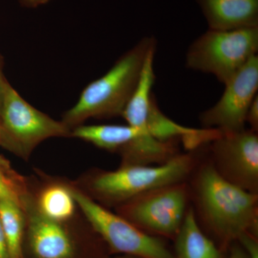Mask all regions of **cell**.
I'll return each instance as SVG.
<instances>
[{
  "label": "cell",
  "instance_id": "6",
  "mask_svg": "<svg viewBox=\"0 0 258 258\" xmlns=\"http://www.w3.org/2000/svg\"><path fill=\"white\" fill-rule=\"evenodd\" d=\"M187 181L140 194L114 208L115 213L141 230L174 240L191 205Z\"/></svg>",
  "mask_w": 258,
  "mask_h": 258
},
{
  "label": "cell",
  "instance_id": "18",
  "mask_svg": "<svg viewBox=\"0 0 258 258\" xmlns=\"http://www.w3.org/2000/svg\"><path fill=\"white\" fill-rule=\"evenodd\" d=\"M227 258H248L237 242H234L227 250Z\"/></svg>",
  "mask_w": 258,
  "mask_h": 258
},
{
  "label": "cell",
  "instance_id": "7",
  "mask_svg": "<svg viewBox=\"0 0 258 258\" xmlns=\"http://www.w3.org/2000/svg\"><path fill=\"white\" fill-rule=\"evenodd\" d=\"M0 118V140L24 160L44 141L71 137V129L62 120L32 106L7 81L3 84Z\"/></svg>",
  "mask_w": 258,
  "mask_h": 258
},
{
  "label": "cell",
  "instance_id": "11",
  "mask_svg": "<svg viewBox=\"0 0 258 258\" xmlns=\"http://www.w3.org/2000/svg\"><path fill=\"white\" fill-rule=\"evenodd\" d=\"M208 24L217 30L258 28V0H195Z\"/></svg>",
  "mask_w": 258,
  "mask_h": 258
},
{
  "label": "cell",
  "instance_id": "15",
  "mask_svg": "<svg viewBox=\"0 0 258 258\" xmlns=\"http://www.w3.org/2000/svg\"><path fill=\"white\" fill-rule=\"evenodd\" d=\"M34 197L39 211L54 221L68 223L78 208L72 186L60 181L47 183Z\"/></svg>",
  "mask_w": 258,
  "mask_h": 258
},
{
  "label": "cell",
  "instance_id": "20",
  "mask_svg": "<svg viewBox=\"0 0 258 258\" xmlns=\"http://www.w3.org/2000/svg\"><path fill=\"white\" fill-rule=\"evenodd\" d=\"M51 0H20L24 6L28 8H37L40 5H45Z\"/></svg>",
  "mask_w": 258,
  "mask_h": 258
},
{
  "label": "cell",
  "instance_id": "12",
  "mask_svg": "<svg viewBox=\"0 0 258 258\" xmlns=\"http://www.w3.org/2000/svg\"><path fill=\"white\" fill-rule=\"evenodd\" d=\"M146 129L152 137L160 142H181L187 152L203 147L220 133L217 129L192 128L176 123L161 111L154 95L151 100Z\"/></svg>",
  "mask_w": 258,
  "mask_h": 258
},
{
  "label": "cell",
  "instance_id": "4",
  "mask_svg": "<svg viewBox=\"0 0 258 258\" xmlns=\"http://www.w3.org/2000/svg\"><path fill=\"white\" fill-rule=\"evenodd\" d=\"M258 28L217 30L208 29L188 48V69L213 75L227 82L254 56L257 55Z\"/></svg>",
  "mask_w": 258,
  "mask_h": 258
},
{
  "label": "cell",
  "instance_id": "19",
  "mask_svg": "<svg viewBox=\"0 0 258 258\" xmlns=\"http://www.w3.org/2000/svg\"><path fill=\"white\" fill-rule=\"evenodd\" d=\"M0 258H11L1 222H0Z\"/></svg>",
  "mask_w": 258,
  "mask_h": 258
},
{
  "label": "cell",
  "instance_id": "1",
  "mask_svg": "<svg viewBox=\"0 0 258 258\" xmlns=\"http://www.w3.org/2000/svg\"><path fill=\"white\" fill-rule=\"evenodd\" d=\"M187 182L199 226L222 250L227 252L244 232L258 236V194L242 189L219 175L205 145Z\"/></svg>",
  "mask_w": 258,
  "mask_h": 258
},
{
  "label": "cell",
  "instance_id": "10",
  "mask_svg": "<svg viewBox=\"0 0 258 258\" xmlns=\"http://www.w3.org/2000/svg\"><path fill=\"white\" fill-rule=\"evenodd\" d=\"M216 104L199 116L204 128L221 132H240L246 128V115L258 89V57L254 56L227 82Z\"/></svg>",
  "mask_w": 258,
  "mask_h": 258
},
{
  "label": "cell",
  "instance_id": "22",
  "mask_svg": "<svg viewBox=\"0 0 258 258\" xmlns=\"http://www.w3.org/2000/svg\"><path fill=\"white\" fill-rule=\"evenodd\" d=\"M111 258H143V257H137V256L123 255V254H118V255L115 256V257H111Z\"/></svg>",
  "mask_w": 258,
  "mask_h": 258
},
{
  "label": "cell",
  "instance_id": "3",
  "mask_svg": "<svg viewBox=\"0 0 258 258\" xmlns=\"http://www.w3.org/2000/svg\"><path fill=\"white\" fill-rule=\"evenodd\" d=\"M203 149L178 154L159 165H120L115 170L98 169L83 179L85 194L108 209L154 188L187 181L201 158Z\"/></svg>",
  "mask_w": 258,
  "mask_h": 258
},
{
  "label": "cell",
  "instance_id": "14",
  "mask_svg": "<svg viewBox=\"0 0 258 258\" xmlns=\"http://www.w3.org/2000/svg\"><path fill=\"white\" fill-rule=\"evenodd\" d=\"M143 132L127 125H81L71 130V137L119 154Z\"/></svg>",
  "mask_w": 258,
  "mask_h": 258
},
{
  "label": "cell",
  "instance_id": "9",
  "mask_svg": "<svg viewBox=\"0 0 258 258\" xmlns=\"http://www.w3.org/2000/svg\"><path fill=\"white\" fill-rule=\"evenodd\" d=\"M25 218L24 247L30 258H83L67 223L54 221L39 211L34 194L24 181L18 189Z\"/></svg>",
  "mask_w": 258,
  "mask_h": 258
},
{
  "label": "cell",
  "instance_id": "16",
  "mask_svg": "<svg viewBox=\"0 0 258 258\" xmlns=\"http://www.w3.org/2000/svg\"><path fill=\"white\" fill-rule=\"evenodd\" d=\"M248 258H258V236L244 232L237 241Z\"/></svg>",
  "mask_w": 258,
  "mask_h": 258
},
{
  "label": "cell",
  "instance_id": "21",
  "mask_svg": "<svg viewBox=\"0 0 258 258\" xmlns=\"http://www.w3.org/2000/svg\"><path fill=\"white\" fill-rule=\"evenodd\" d=\"M5 80L3 79L1 71H0V106H1L2 96H3V84H4Z\"/></svg>",
  "mask_w": 258,
  "mask_h": 258
},
{
  "label": "cell",
  "instance_id": "8",
  "mask_svg": "<svg viewBox=\"0 0 258 258\" xmlns=\"http://www.w3.org/2000/svg\"><path fill=\"white\" fill-rule=\"evenodd\" d=\"M217 174L231 184L258 194V134L244 129L221 132L205 145Z\"/></svg>",
  "mask_w": 258,
  "mask_h": 258
},
{
  "label": "cell",
  "instance_id": "17",
  "mask_svg": "<svg viewBox=\"0 0 258 258\" xmlns=\"http://www.w3.org/2000/svg\"><path fill=\"white\" fill-rule=\"evenodd\" d=\"M246 124H249V129L258 132V96L254 98L246 115Z\"/></svg>",
  "mask_w": 258,
  "mask_h": 258
},
{
  "label": "cell",
  "instance_id": "13",
  "mask_svg": "<svg viewBox=\"0 0 258 258\" xmlns=\"http://www.w3.org/2000/svg\"><path fill=\"white\" fill-rule=\"evenodd\" d=\"M174 242V258H227V252L200 228L191 205Z\"/></svg>",
  "mask_w": 258,
  "mask_h": 258
},
{
  "label": "cell",
  "instance_id": "2",
  "mask_svg": "<svg viewBox=\"0 0 258 258\" xmlns=\"http://www.w3.org/2000/svg\"><path fill=\"white\" fill-rule=\"evenodd\" d=\"M156 50L154 37L142 39L104 76L83 90L76 105L64 113L62 121L72 130L89 118L122 115L138 85L148 56Z\"/></svg>",
  "mask_w": 258,
  "mask_h": 258
},
{
  "label": "cell",
  "instance_id": "5",
  "mask_svg": "<svg viewBox=\"0 0 258 258\" xmlns=\"http://www.w3.org/2000/svg\"><path fill=\"white\" fill-rule=\"evenodd\" d=\"M78 208L101 237L110 254L143 258H174L164 239L149 235L110 209L102 206L72 184Z\"/></svg>",
  "mask_w": 258,
  "mask_h": 258
}]
</instances>
